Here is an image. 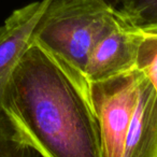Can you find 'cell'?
<instances>
[{"instance_id": "6da1fadb", "label": "cell", "mask_w": 157, "mask_h": 157, "mask_svg": "<svg viewBox=\"0 0 157 157\" xmlns=\"http://www.w3.org/2000/svg\"><path fill=\"white\" fill-rule=\"evenodd\" d=\"M0 111L40 157H102L90 99L33 42L10 76Z\"/></svg>"}, {"instance_id": "7a4b0ae2", "label": "cell", "mask_w": 157, "mask_h": 157, "mask_svg": "<svg viewBox=\"0 0 157 157\" xmlns=\"http://www.w3.org/2000/svg\"><path fill=\"white\" fill-rule=\"evenodd\" d=\"M116 21V9L105 0H50L31 42L52 57L90 99L86 63L95 44Z\"/></svg>"}, {"instance_id": "3957f363", "label": "cell", "mask_w": 157, "mask_h": 157, "mask_svg": "<svg viewBox=\"0 0 157 157\" xmlns=\"http://www.w3.org/2000/svg\"><path fill=\"white\" fill-rule=\"evenodd\" d=\"M141 72L90 85V100L98 122L102 157H123L125 139L139 94Z\"/></svg>"}, {"instance_id": "277c9868", "label": "cell", "mask_w": 157, "mask_h": 157, "mask_svg": "<svg viewBox=\"0 0 157 157\" xmlns=\"http://www.w3.org/2000/svg\"><path fill=\"white\" fill-rule=\"evenodd\" d=\"M142 33L117 14L114 26L100 38L90 53L85 67L88 86L135 71Z\"/></svg>"}, {"instance_id": "5b68a950", "label": "cell", "mask_w": 157, "mask_h": 157, "mask_svg": "<svg viewBox=\"0 0 157 157\" xmlns=\"http://www.w3.org/2000/svg\"><path fill=\"white\" fill-rule=\"evenodd\" d=\"M50 0L33 1L12 12L0 25V107L12 72L30 46L33 33Z\"/></svg>"}, {"instance_id": "8992f818", "label": "cell", "mask_w": 157, "mask_h": 157, "mask_svg": "<svg viewBox=\"0 0 157 157\" xmlns=\"http://www.w3.org/2000/svg\"><path fill=\"white\" fill-rule=\"evenodd\" d=\"M123 157H157V94L142 73Z\"/></svg>"}, {"instance_id": "52a82bcc", "label": "cell", "mask_w": 157, "mask_h": 157, "mask_svg": "<svg viewBox=\"0 0 157 157\" xmlns=\"http://www.w3.org/2000/svg\"><path fill=\"white\" fill-rule=\"evenodd\" d=\"M116 12L135 30L144 35L157 33V0H122Z\"/></svg>"}, {"instance_id": "ba28073f", "label": "cell", "mask_w": 157, "mask_h": 157, "mask_svg": "<svg viewBox=\"0 0 157 157\" xmlns=\"http://www.w3.org/2000/svg\"><path fill=\"white\" fill-rule=\"evenodd\" d=\"M0 157H40L21 140L14 127L0 111Z\"/></svg>"}, {"instance_id": "9c48e42d", "label": "cell", "mask_w": 157, "mask_h": 157, "mask_svg": "<svg viewBox=\"0 0 157 157\" xmlns=\"http://www.w3.org/2000/svg\"><path fill=\"white\" fill-rule=\"evenodd\" d=\"M136 69L150 81L157 94V33H142Z\"/></svg>"}, {"instance_id": "30bf717a", "label": "cell", "mask_w": 157, "mask_h": 157, "mask_svg": "<svg viewBox=\"0 0 157 157\" xmlns=\"http://www.w3.org/2000/svg\"><path fill=\"white\" fill-rule=\"evenodd\" d=\"M105 1H107V2L111 6V7H113L114 9H116V8H117V6L120 5L122 0H105Z\"/></svg>"}]
</instances>
